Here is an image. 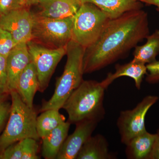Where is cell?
I'll list each match as a JSON object with an SVG mask.
<instances>
[{
	"label": "cell",
	"mask_w": 159,
	"mask_h": 159,
	"mask_svg": "<svg viewBox=\"0 0 159 159\" xmlns=\"http://www.w3.org/2000/svg\"><path fill=\"white\" fill-rule=\"evenodd\" d=\"M149 32L148 14L142 9L110 20L97 41L85 48L84 74L99 70L115 62L146 39Z\"/></svg>",
	"instance_id": "cell-1"
},
{
	"label": "cell",
	"mask_w": 159,
	"mask_h": 159,
	"mask_svg": "<svg viewBox=\"0 0 159 159\" xmlns=\"http://www.w3.org/2000/svg\"><path fill=\"white\" fill-rule=\"evenodd\" d=\"M106 89L96 80H84L66 100L62 108L67 113L69 122L77 124L87 120L99 122L103 118Z\"/></svg>",
	"instance_id": "cell-2"
},
{
	"label": "cell",
	"mask_w": 159,
	"mask_h": 159,
	"mask_svg": "<svg viewBox=\"0 0 159 159\" xmlns=\"http://www.w3.org/2000/svg\"><path fill=\"white\" fill-rule=\"evenodd\" d=\"M85 50L74 40L69 42L66 46L67 59L64 70L57 79L54 94L49 100L43 102L41 111L62 108L72 92L83 81V61Z\"/></svg>",
	"instance_id": "cell-3"
},
{
	"label": "cell",
	"mask_w": 159,
	"mask_h": 159,
	"mask_svg": "<svg viewBox=\"0 0 159 159\" xmlns=\"http://www.w3.org/2000/svg\"><path fill=\"white\" fill-rule=\"evenodd\" d=\"M11 107L6 128L0 136V153L19 141L31 138L39 141L36 130L37 113L28 106L16 91H11Z\"/></svg>",
	"instance_id": "cell-4"
},
{
	"label": "cell",
	"mask_w": 159,
	"mask_h": 159,
	"mask_svg": "<svg viewBox=\"0 0 159 159\" xmlns=\"http://www.w3.org/2000/svg\"><path fill=\"white\" fill-rule=\"evenodd\" d=\"M110 20L93 4H81L73 16L72 39L86 48L97 41Z\"/></svg>",
	"instance_id": "cell-5"
},
{
	"label": "cell",
	"mask_w": 159,
	"mask_h": 159,
	"mask_svg": "<svg viewBox=\"0 0 159 159\" xmlns=\"http://www.w3.org/2000/svg\"><path fill=\"white\" fill-rule=\"evenodd\" d=\"M73 17L55 19L34 14L31 40L51 48L65 47L73 37Z\"/></svg>",
	"instance_id": "cell-6"
},
{
	"label": "cell",
	"mask_w": 159,
	"mask_h": 159,
	"mask_svg": "<svg viewBox=\"0 0 159 159\" xmlns=\"http://www.w3.org/2000/svg\"><path fill=\"white\" fill-rule=\"evenodd\" d=\"M31 61L37 71L39 88L43 93L49 82L57 64L66 53V46L59 48H51L31 40L27 43Z\"/></svg>",
	"instance_id": "cell-7"
},
{
	"label": "cell",
	"mask_w": 159,
	"mask_h": 159,
	"mask_svg": "<svg viewBox=\"0 0 159 159\" xmlns=\"http://www.w3.org/2000/svg\"><path fill=\"white\" fill-rule=\"evenodd\" d=\"M158 99L157 96H147L135 108L120 112L117 125L122 143L126 145L134 137L146 130L145 126L146 114Z\"/></svg>",
	"instance_id": "cell-8"
},
{
	"label": "cell",
	"mask_w": 159,
	"mask_h": 159,
	"mask_svg": "<svg viewBox=\"0 0 159 159\" xmlns=\"http://www.w3.org/2000/svg\"><path fill=\"white\" fill-rule=\"evenodd\" d=\"M34 14L25 8L0 16V26L11 34L16 45L32 40Z\"/></svg>",
	"instance_id": "cell-9"
},
{
	"label": "cell",
	"mask_w": 159,
	"mask_h": 159,
	"mask_svg": "<svg viewBox=\"0 0 159 159\" xmlns=\"http://www.w3.org/2000/svg\"><path fill=\"white\" fill-rule=\"evenodd\" d=\"M98 123L94 120H87L76 124L75 131L67 137L56 159H76L82 146L92 136Z\"/></svg>",
	"instance_id": "cell-10"
},
{
	"label": "cell",
	"mask_w": 159,
	"mask_h": 159,
	"mask_svg": "<svg viewBox=\"0 0 159 159\" xmlns=\"http://www.w3.org/2000/svg\"><path fill=\"white\" fill-rule=\"evenodd\" d=\"M31 61L27 43L16 45L7 56V89L9 94L11 91H16L21 74Z\"/></svg>",
	"instance_id": "cell-11"
},
{
	"label": "cell",
	"mask_w": 159,
	"mask_h": 159,
	"mask_svg": "<svg viewBox=\"0 0 159 159\" xmlns=\"http://www.w3.org/2000/svg\"><path fill=\"white\" fill-rule=\"evenodd\" d=\"M39 4L42 17L61 19L73 17L81 6L80 0H42Z\"/></svg>",
	"instance_id": "cell-12"
},
{
	"label": "cell",
	"mask_w": 159,
	"mask_h": 159,
	"mask_svg": "<svg viewBox=\"0 0 159 159\" xmlns=\"http://www.w3.org/2000/svg\"><path fill=\"white\" fill-rule=\"evenodd\" d=\"M115 70L114 73H109L105 79L100 82L106 89L115 80L120 77H127L134 80L136 87L140 90L144 76L148 73L146 65L133 60L125 64L116 65Z\"/></svg>",
	"instance_id": "cell-13"
},
{
	"label": "cell",
	"mask_w": 159,
	"mask_h": 159,
	"mask_svg": "<svg viewBox=\"0 0 159 159\" xmlns=\"http://www.w3.org/2000/svg\"><path fill=\"white\" fill-rule=\"evenodd\" d=\"M82 4H93L110 19L120 17L125 12L142 9L143 3L138 0H80Z\"/></svg>",
	"instance_id": "cell-14"
},
{
	"label": "cell",
	"mask_w": 159,
	"mask_h": 159,
	"mask_svg": "<svg viewBox=\"0 0 159 159\" xmlns=\"http://www.w3.org/2000/svg\"><path fill=\"white\" fill-rule=\"evenodd\" d=\"M39 88L37 71L34 63L31 61L21 74L16 91L25 103L33 108V100Z\"/></svg>",
	"instance_id": "cell-15"
},
{
	"label": "cell",
	"mask_w": 159,
	"mask_h": 159,
	"mask_svg": "<svg viewBox=\"0 0 159 159\" xmlns=\"http://www.w3.org/2000/svg\"><path fill=\"white\" fill-rule=\"evenodd\" d=\"M71 123L65 122L42 139V155L46 159H56L60 149L68 136Z\"/></svg>",
	"instance_id": "cell-16"
},
{
	"label": "cell",
	"mask_w": 159,
	"mask_h": 159,
	"mask_svg": "<svg viewBox=\"0 0 159 159\" xmlns=\"http://www.w3.org/2000/svg\"><path fill=\"white\" fill-rule=\"evenodd\" d=\"M156 138L157 134L149 133L147 130L134 137L126 145L127 158L149 159Z\"/></svg>",
	"instance_id": "cell-17"
},
{
	"label": "cell",
	"mask_w": 159,
	"mask_h": 159,
	"mask_svg": "<svg viewBox=\"0 0 159 159\" xmlns=\"http://www.w3.org/2000/svg\"><path fill=\"white\" fill-rule=\"evenodd\" d=\"M114 157L109 152L106 139L100 134L91 136L82 146L77 159H111Z\"/></svg>",
	"instance_id": "cell-18"
},
{
	"label": "cell",
	"mask_w": 159,
	"mask_h": 159,
	"mask_svg": "<svg viewBox=\"0 0 159 159\" xmlns=\"http://www.w3.org/2000/svg\"><path fill=\"white\" fill-rule=\"evenodd\" d=\"M37 140L27 138L12 144L2 152V159H38Z\"/></svg>",
	"instance_id": "cell-19"
},
{
	"label": "cell",
	"mask_w": 159,
	"mask_h": 159,
	"mask_svg": "<svg viewBox=\"0 0 159 159\" xmlns=\"http://www.w3.org/2000/svg\"><path fill=\"white\" fill-rule=\"evenodd\" d=\"M146 39L145 44L135 48L132 60L147 65L157 61L159 54V29L149 34Z\"/></svg>",
	"instance_id": "cell-20"
},
{
	"label": "cell",
	"mask_w": 159,
	"mask_h": 159,
	"mask_svg": "<svg viewBox=\"0 0 159 159\" xmlns=\"http://www.w3.org/2000/svg\"><path fill=\"white\" fill-rule=\"evenodd\" d=\"M59 110L51 109L42 112L36 119V130L40 139H43L53 129L66 122L65 117Z\"/></svg>",
	"instance_id": "cell-21"
},
{
	"label": "cell",
	"mask_w": 159,
	"mask_h": 159,
	"mask_svg": "<svg viewBox=\"0 0 159 159\" xmlns=\"http://www.w3.org/2000/svg\"><path fill=\"white\" fill-rule=\"evenodd\" d=\"M16 45L11 34L0 26V55L7 57Z\"/></svg>",
	"instance_id": "cell-22"
},
{
	"label": "cell",
	"mask_w": 159,
	"mask_h": 159,
	"mask_svg": "<svg viewBox=\"0 0 159 159\" xmlns=\"http://www.w3.org/2000/svg\"><path fill=\"white\" fill-rule=\"evenodd\" d=\"M27 7L26 0H0V16Z\"/></svg>",
	"instance_id": "cell-23"
},
{
	"label": "cell",
	"mask_w": 159,
	"mask_h": 159,
	"mask_svg": "<svg viewBox=\"0 0 159 159\" xmlns=\"http://www.w3.org/2000/svg\"><path fill=\"white\" fill-rule=\"evenodd\" d=\"M7 57L0 55V96L9 94L7 89Z\"/></svg>",
	"instance_id": "cell-24"
},
{
	"label": "cell",
	"mask_w": 159,
	"mask_h": 159,
	"mask_svg": "<svg viewBox=\"0 0 159 159\" xmlns=\"http://www.w3.org/2000/svg\"><path fill=\"white\" fill-rule=\"evenodd\" d=\"M147 73L146 81L151 84L157 83L159 82V61L146 65Z\"/></svg>",
	"instance_id": "cell-25"
},
{
	"label": "cell",
	"mask_w": 159,
	"mask_h": 159,
	"mask_svg": "<svg viewBox=\"0 0 159 159\" xmlns=\"http://www.w3.org/2000/svg\"><path fill=\"white\" fill-rule=\"evenodd\" d=\"M11 107V103L7 100L4 99L0 100V133L9 118Z\"/></svg>",
	"instance_id": "cell-26"
},
{
	"label": "cell",
	"mask_w": 159,
	"mask_h": 159,
	"mask_svg": "<svg viewBox=\"0 0 159 159\" xmlns=\"http://www.w3.org/2000/svg\"><path fill=\"white\" fill-rule=\"evenodd\" d=\"M148 159H159V129L157 133V138L153 149Z\"/></svg>",
	"instance_id": "cell-27"
},
{
	"label": "cell",
	"mask_w": 159,
	"mask_h": 159,
	"mask_svg": "<svg viewBox=\"0 0 159 159\" xmlns=\"http://www.w3.org/2000/svg\"><path fill=\"white\" fill-rule=\"evenodd\" d=\"M138 1L148 6H156V10L159 12V0H138Z\"/></svg>",
	"instance_id": "cell-28"
},
{
	"label": "cell",
	"mask_w": 159,
	"mask_h": 159,
	"mask_svg": "<svg viewBox=\"0 0 159 159\" xmlns=\"http://www.w3.org/2000/svg\"><path fill=\"white\" fill-rule=\"evenodd\" d=\"M27 6L39 4L42 0H26Z\"/></svg>",
	"instance_id": "cell-29"
},
{
	"label": "cell",
	"mask_w": 159,
	"mask_h": 159,
	"mask_svg": "<svg viewBox=\"0 0 159 159\" xmlns=\"http://www.w3.org/2000/svg\"><path fill=\"white\" fill-rule=\"evenodd\" d=\"M6 97V96H0V100H2V99H4V97Z\"/></svg>",
	"instance_id": "cell-30"
},
{
	"label": "cell",
	"mask_w": 159,
	"mask_h": 159,
	"mask_svg": "<svg viewBox=\"0 0 159 159\" xmlns=\"http://www.w3.org/2000/svg\"><path fill=\"white\" fill-rule=\"evenodd\" d=\"M0 159H2V153H0Z\"/></svg>",
	"instance_id": "cell-31"
}]
</instances>
